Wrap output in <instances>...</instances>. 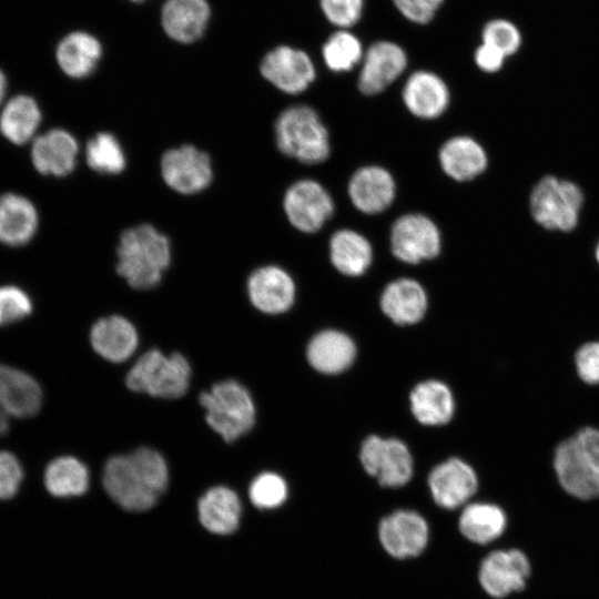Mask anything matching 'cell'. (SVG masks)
Instances as JSON below:
<instances>
[{
  "instance_id": "cell-1",
  "label": "cell",
  "mask_w": 599,
  "mask_h": 599,
  "mask_svg": "<svg viewBox=\"0 0 599 599\" xmlns=\"http://www.w3.org/2000/svg\"><path fill=\"white\" fill-rule=\"evenodd\" d=\"M103 487L111 499L130 511L152 508L169 484L163 456L149 447L113 456L103 468Z\"/></svg>"
},
{
  "instance_id": "cell-2",
  "label": "cell",
  "mask_w": 599,
  "mask_h": 599,
  "mask_svg": "<svg viewBox=\"0 0 599 599\" xmlns=\"http://www.w3.org/2000/svg\"><path fill=\"white\" fill-rule=\"evenodd\" d=\"M116 273L135 290L160 284L172 261L169 237L149 223L124 230L116 245Z\"/></svg>"
},
{
  "instance_id": "cell-3",
  "label": "cell",
  "mask_w": 599,
  "mask_h": 599,
  "mask_svg": "<svg viewBox=\"0 0 599 599\" xmlns=\"http://www.w3.org/2000/svg\"><path fill=\"white\" fill-rule=\"evenodd\" d=\"M554 469L562 489L589 500L599 497V428L583 427L559 443Z\"/></svg>"
},
{
  "instance_id": "cell-4",
  "label": "cell",
  "mask_w": 599,
  "mask_h": 599,
  "mask_svg": "<svg viewBox=\"0 0 599 599\" xmlns=\"http://www.w3.org/2000/svg\"><path fill=\"white\" fill-rule=\"evenodd\" d=\"M274 135L284 155L304 164L322 163L331 152L328 132L317 112L307 105L282 111L275 121Z\"/></svg>"
},
{
  "instance_id": "cell-5",
  "label": "cell",
  "mask_w": 599,
  "mask_h": 599,
  "mask_svg": "<svg viewBox=\"0 0 599 599\" xmlns=\"http://www.w3.org/2000/svg\"><path fill=\"white\" fill-rule=\"evenodd\" d=\"M207 425L225 441L248 433L255 423V406L248 390L234 379L214 384L200 395Z\"/></svg>"
},
{
  "instance_id": "cell-6",
  "label": "cell",
  "mask_w": 599,
  "mask_h": 599,
  "mask_svg": "<svg viewBox=\"0 0 599 599\" xmlns=\"http://www.w3.org/2000/svg\"><path fill=\"white\" fill-rule=\"evenodd\" d=\"M191 366L180 353L164 355L159 349L145 352L129 370L125 384L129 389L152 397L174 399L189 389Z\"/></svg>"
},
{
  "instance_id": "cell-7",
  "label": "cell",
  "mask_w": 599,
  "mask_h": 599,
  "mask_svg": "<svg viewBox=\"0 0 599 599\" xmlns=\"http://www.w3.org/2000/svg\"><path fill=\"white\" fill-rule=\"evenodd\" d=\"M582 203L583 194L576 183L552 175L537 182L529 201L531 215L539 225L562 232L577 226Z\"/></svg>"
},
{
  "instance_id": "cell-8",
  "label": "cell",
  "mask_w": 599,
  "mask_h": 599,
  "mask_svg": "<svg viewBox=\"0 0 599 599\" xmlns=\"http://www.w3.org/2000/svg\"><path fill=\"white\" fill-rule=\"evenodd\" d=\"M160 174L172 191L181 195H194L211 185L214 171L205 151L193 144H182L161 155Z\"/></svg>"
},
{
  "instance_id": "cell-9",
  "label": "cell",
  "mask_w": 599,
  "mask_h": 599,
  "mask_svg": "<svg viewBox=\"0 0 599 599\" xmlns=\"http://www.w3.org/2000/svg\"><path fill=\"white\" fill-rule=\"evenodd\" d=\"M359 458L366 473L384 487H402L413 476L412 454L399 439L368 436L362 444Z\"/></svg>"
},
{
  "instance_id": "cell-10",
  "label": "cell",
  "mask_w": 599,
  "mask_h": 599,
  "mask_svg": "<svg viewBox=\"0 0 599 599\" xmlns=\"http://www.w3.org/2000/svg\"><path fill=\"white\" fill-rule=\"evenodd\" d=\"M378 539L383 549L393 558H414L426 549L429 526L417 511L396 510L384 517L378 525Z\"/></svg>"
},
{
  "instance_id": "cell-11",
  "label": "cell",
  "mask_w": 599,
  "mask_h": 599,
  "mask_svg": "<svg viewBox=\"0 0 599 599\" xmlns=\"http://www.w3.org/2000/svg\"><path fill=\"white\" fill-rule=\"evenodd\" d=\"M392 253L399 261L416 264L436 257L440 251V233L436 224L422 214H406L390 230Z\"/></svg>"
},
{
  "instance_id": "cell-12",
  "label": "cell",
  "mask_w": 599,
  "mask_h": 599,
  "mask_svg": "<svg viewBox=\"0 0 599 599\" xmlns=\"http://www.w3.org/2000/svg\"><path fill=\"white\" fill-rule=\"evenodd\" d=\"M283 209L295 229L314 233L332 216L334 204L331 195L318 182L301 180L286 190Z\"/></svg>"
},
{
  "instance_id": "cell-13",
  "label": "cell",
  "mask_w": 599,
  "mask_h": 599,
  "mask_svg": "<svg viewBox=\"0 0 599 599\" xmlns=\"http://www.w3.org/2000/svg\"><path fill=\"white\" fill-rule=\"evenodd\" d=\"M261 74L280 91L298 94L315 79V67L306 52L280 45L267 52L260 65Z\"/></svg>"
},
{
  "instance_id": "cell-14",
  "label": "cell",
  "mask_w": 599,
  "mask_h": 599,
  "mask_svg": "<svg viewBox=\"0 0 599 599\" xmlns=\"http://www.w3.org/2000/svg\"><path fill=\"white\" fill-rule=\"evenodd\" d=\"M530 575V564L519 549L494 550L480 562L478 580L481 588L494 598H504L525 588Z\"/></svg>"
},
{
  "instance_id": "cell-15",
  "label": "cell",
  "mask_w": 599,
  "mask_h": 599,
  "mask_svg": "<svg viewBox=\"0 0 599 599\" xmlns=\"http://www.w3.org/2000/svg\"><path fill=\"white\" fill-rule=\"evenodd\" d=\"M405 50L392 41H377L364 53L358 77V89L366 95L384 91L405 70Z\"/></svg>"
},
{
  "instance_id": "cell-16",
  "label": "cell",
  "mask_w": 599,
  "mask_h": 599,
  "mask_svg": "<svg viewBox=\"0 0 599 599\" xmlns=\"http://www.w3.org/2000/svg\"><path fill=\"white\" fill-rule=\"evenodd\" d=\"M434 501L444 509L465 505L477 491L475 470L459 458H449L437 465L428 476Z\"/></svg>"
},
{
  "instance_id": "cell-17",
  "label": "cell",
  "mask_w": 599,
  "mask_h": 599,
  "mask_svg": "<svg viewBox=\"0 0 599 599\" xmlns=\"http://www.w3.org/2000/svg\"><path fill=\"white\" fill-rule=\"evenodd\" d=\"M246 288L253 306L266 314L284 313L295 300L293 278L276 265L254 270L247 278Z\"/></svg>"
},
{
  "instance_id": "cell-18",
  "label": "cell",
  "mask_w": 599,
  "mask_h": 599,
  "mask_svg": "<svg viewBox=\"0 0 599 599\" xmlns=\"http://www.w3.org/2000/svg\"><path fill=\"white\" fill-rule=\"evenodd\" d=\"M43 393L29 373L0 363V407L16 418H30L40 412Z\"/></svg>"
},
{
  "instance_id": "cell-19",
  "label": "cell",
  "mask_w": 599,
  "mask_h": 599,
  "mask_svg": "<svg viewBox=\"0 0 599 599\" xmlns=\"http://www.w3.org/2000/svg\"><path fill=\"white\" fill-rule=\"evenodd\" d=\"M79 154L77 139L67 130L52 129L38 136L32 145L31 159L42 174L65 176L75 165Z\"/></svg>"
},
{
  "instance_id": "cell-20",
  "label": "cell",
  "mask_w": 599,
  "mask_h": 599,
  "mask_svg": "<svg viewBox=\"0 0 599 599\" xmlns=\"http://www.w3.org/2000/svg\"><path fill=\"white\" fill-rule=\"evenodd\" d=\"M348 194L354 206L361 212L366 214L380 213L394 201L395 182L384 167L364 166L351 177Z\"/></svg>"
},
{
  "instance_id": "cell-21",
  "label": "cell",
  "mask_w": 599,
  "mask_h": 599,
  "mask_svg": "<svg viewBox=\"0 0 599 599\" xmlns=\"http://www.w3.org/2000/svg\"><path fill=\"white\" fill-rule=\"evenodd\" d=\"M90 343L93 351L102 358L121 363L135 352L139 336L129 319L113 315L100 318L92 325Z\"/></svg>"
},
{
  "instance_id": "cell-22",
  "label": "cell",
  "mask_w": 599,
  "mask_h": 599,
  "mask_svg": "<svg viewBox=\"0 0 599 599\" xmlns=\"http://www.w3.org/2000/svg\"><path fill=\"white\" fill-rule=\"evenodd\" d=\"M403 100L410 113L429 120L438 118L447 109L449 91L439 75L419 70L407 79L403 89Z\"/></svg>"
},
{
  "instance_id": "cell-23",
  "label": "cell",
  "mask_w": 599,
  "mask_h": 599,
  "mask_svg": "<svg viewBox=\"0 0 599 599\" xmlns=\"http://www.w3.org/2000/svg\"><path fill=\"white\" fill-rule=\"evenodd\" d=\"M210 18L206 0H166L161 22L165 33L181 43H191L202 37Z\"/></svg>"
},
{
  "instance_id": "cell-24",
  "label": "cell",
  "mask_w": 599,
  "mask_h": 599,
  "mask_svg": "<svg viewBox=\"0 0 599 599\" xmlns=\"http://www.w3.org/2000/svg\"><path fill=\"white\" fill-rule=\"evenodd\" d=\"M202 526L212 534L230 535L241 520L242 504L237 494L226 486H214L197 501Z\"/></svg>"
},
{
  "instance_id": "cell-25",
  "label": "cell",
  "mask_w": 599,
  "mask_h": 599,
  "mask_svg": "<svg viewBox=\"0 0 599 599\" xmlns=\"http://www.w3.org/2000/svg\"><path fill=\"white\" fill-rule=\"evenodd\" d=\"M380 307L396 324H415L425 315L427 295L417 281L398 278L385 287L380 296Z\"/></svg>"
},
{
  "instance_id": "cell-26",
  "label": "cell",
  "mask_w": 599,
  "mask_h": 599,
  "mask_svg": "<svg viewBox=\"0 0 599 599\" xmlns=\"http://www.w3.org/2000/svg\"><path fill=\"white\" fill-rule=\"evenodd\" d=\"M42 486L53 499H71L83 496L90 486V473L80 459L60 456L50 460L43 469Z\"/></svg>"
},
{
  "instance_id": "cell-27",
  "label": "cell",
  "mask_w": 599,
  "mask_h": 599,
  "mask_svg": "<svg viewBox=\"0 0 599 599\" xmlns=\"http://www.w3.org/2000/svg\"><path fill=\"white\" fill-rule=\"evenodd\" d=\"M356 347L346 334L323 331L307 346V359L312 367L324 374H337L348 368L355 359Z\"/></svg>"
},
{
  "instance_id": "cell-28",
  "label": "cell",
  "mask_w": 599,
  "mask_h": 599,
  "mask_svg": "<svg viewBox=\"0 0 599 599\" xmlns=\"http://www.w3.org/2000/svg\"><path fill=\"white\" fill-rule=\"evenodd\" d=\"M37 227L38 213L28 199L16 193L0 196V242L10 246L24 245Z\"/></svg>"
},
{
  "instance_id": "cell-29",
  "label": "cell",
  "mask_w": 599,
  "mask_h": 599,
  "mask_svg": "<svg viewBox=\"0 0 599 599\" xmlns=\"http://www.w3.org/2000/svg\"><path fill=\"white\" fill-rule=\"evenodd\" d=\"M443 171L456 181H469L487 167V155L483 146L469 136H455L439 150Z\"/></svg>"
},
{
  "instance_id": "cell-30",
  "label": "cell",
  "mask_w": 599,
  "mask_h": 599,
  "mask_svg": "<svg viewBox=\"0 0 599 599\" xmlns=\"http://www.w3.org/2000/svg\"><path fill=\"white\" fill-rule=\"evenodd\" d=\"M102 55V45L90 33L74 31L58 44L55 58L60 69L70 78L83 79L97 68Z\"/></svg>"
},
{
  "instance_id": "cell-31",
  "label": "cell",
  "mask_w": 599,
  "mask_h": 599,
  "mask_svg": "<svg viewBox=\"0 0 599 599\" xmlns=\"http://www.w3.org/2000/svg\"><path fill=\"white\" fill-rule=\"evenodd\" d=\"M415 418L423 425L447 424L454 415L450 389L439 380H426L414 387L409 396Z\"/></svg>"
},
{
  "instance_id": "cell-32",
  "label": "cell",
  "mask_w": 599,
  "mask_h": 599,
  "mask_svg": "<svg viewBox=\"0 0 599 599\" xmlns=\"http://www.w3.org/2000/svg\"><path fill=\"white\" fill-rule=\"evenodd\" d=\"M505 511L490 502H471L464 507L458 519L460 534L469 541L487 545L500 537L506 528Z\"/></svg>"
},
{
  "instance_id": "cell-33",
  "label": "cell",
  "mask_w": 599,
  "mask_h": 599,
  "mask_svg": "<svg viewBox=\"0 0 599 599\" xmlns=\"http://www.w3.org/2000/svg\"><path fill=\"white\" fill-rule=\"evenodd\" d=\"M329 256L338 272L347 276H359L369 267L373 251L369 242L359 233L339 230L331 237Z\"/></svg>"
},
{
  "instance_id": "cell-34",
  "label": "cell",
  "mask_w": 599,
  "mask_h": 599,
  "mask_svg": "<svg viewBox=\"0 0 599 599\" xmlns=\"http://www.w3.org/2000/svg\"><path fill=\"white\" fill-rule=\"evenodd\" d=\"M41 122V111L29 95H17L3 108L0 115V131L14 144L28 142Z\"/></svg>"
},
{
  "instance_id": "cell-35",
  "label": "cell",
  "mask_w": 599,
  "mask_h": 599,
  "mask_svg": "<svg viewBox=\"0 0 599 599\" xmlns=\"http://www.w3.org/2000/svg\"><path fill=\"white\" fill-rule=\"evenodd\" d=\"M88 166L100 174L118 175L126 167V154L120 140L111 132L94 134L85 145Z\"/></svg>"
},
{
  "instance_id": "cell-36",
  "label": "cell",
  "mask_w": 599,
  "mask_h": 599,
  "mask_svg": "<svg viewBox=\"0 0 599 599\" xmlns=\"http://www.w3.org/2000/svg\"><path fill=\"white\" fill-rule=\"evenodd\" d=\"M322 53L325 64L334 72L352 70L364 57L359 39L345 29H338L331 34L323 45Z\"/></svg>"
},
{
  "instance_id": "cell-37",
  "label": "cell",
  "mask_w": 599,
  "mask_h": 599,
  "mask_svg": "<svg viewBox=\"0 0 599 599\" xmlns=\"http://www.w3.org/2000/svg\"><path fill=\"white\" fill-rule=\"evenodd\" d=\"M288 495L282 476L266 471L257 475L248 487L252 504L260 509H274L285 502Z\"/></svg>"
},
{
  "instance_id": "cell-38",
  "label": "cell",
  "mask_w": 599,
  "mask_h": 599,
  "mask_svg": "<svg viewBox=\"0 0 599 599\" xmlns=\"http://www.w3.org/2000/svg\"><path fill=\"white\" fill-rule=\"evenodd\" d=\"M33 304L30 296L14 285L0 286V326H10L31 315Z\"/></svg>"
},
{
  "instance_id": "cell-39",
  "label": "cell",
  "mask_w": 599,
  "mask_h": 599,
  "mask_svg": "<svg viewBox=\"0 0 599 599\" xmlns=\"http://www.w3.org/2000/svg\"><path fill=\"white\" fill-rule=\"evenodd\" d=\"M27 473L21 460L10 450H0V502L13 500L21 491Z\"/></svg>"
},
{
  "instance_id": "cell-40",
  "label": "cell",
  "mask_w": 599,
  "mask_h": 599,
  "mask_svg": "<svg viewBox=\"0 0 599 599\" xmlns=\"http://www.w3.org/2000/svg\"><path fill=\"white\" fill-rule=\"evenodd\" d=\"M481 38L484 43L494 47L505 57L517 52L521 44V35L517 27L504 19H495L486 23Z\"/></svg>"
},
{
  "instance_id": "cell-41",
  "label": "cell",
  "mask_w": 599,
  "mask_h": 599,
  "mask_svg": "<svg viewBox=\"0 0 599 599\" xmlns=\"http://www.w3.org/2000/svg\"><path fill=\"white\" fill-rule=\"evenodd\" d=\"M319 7L333 26L348 30L359 21L364 0H319Z\"/></svg>"
},
{
  "instance_id": "cell-42",
  "label": "cell",
  "mask_w": 599,
  "mask_h": 599,
  "mask_svg": "<svg viewBox=\"0 0 599 599\" xmlns=\"http://www.w3.org/2000/svg\"><path fill=\"white\" fill-rule=\"evenodd\" d=\"M579 378L589 385L599 384V341L581 345L575 355Z\"/></svg>"
},
{
  "instance_id": "cell-43",
  "label": "cell",
  "mask_w": 599,
  "mask_h": 599,
  "mask_svg": "<svg viewBox=\"0 0 599 599\" xmlns=\"http://www.w3.org/2000/svg\"><path fill=\"white\" fill-rule=\"evenodd\" d=\"M393 2L407 20L426 24L434 19L444 0H393Z\"/></svg>"
},
{
  "instance_id": "cell-44",
  "label": "cell",
  "mask_w": 599,
  "mask_h": 599,
  "mask_svg": "<svg viewBox=\"0 0 599 599\" xmlns=\"http://www.w3.org/2000/svg\"><path fill=\"white\" fill-rule=\"evenodd\" d=\"M506 57L494 47L481 43L475 51V62L479 69L493 73L501 69Z\"/></svg>"
},
{
  "instance_id": "cell-45",
  "label": "cell",
  "mask_w": 599,
  "mask_h": 599,
  "mask_svg": "<svg viewBox=\"0 0 599 599\" xmlns=\"http://www.w3.org/2000/svg\"><path fill=\"white\" fill-rule=\"evenodd\" d=\"M10 429V416L0 407V436L6 435Z\"/></svg>"
},
{
  "instance_id": "cell-46",
  "label": "cell",
  "mask_w": 599,
  "mask_h": 599,
  "mask_svg": "<svg viewBox=\"0 0 599 599\" xmlns=\"http://www.w3.org/2000/svg\"><path fill=\"white\" fill-rule=\"evenodd\" d=\"M7 81L3 72L0 70V103L6 94Z\"/></svg>"
},
{
  "instance_id": "cell-47",
  "label": "cell",
  "mask_w": 599,
  "mask_h": 599,
  "mask_svg": "<svg viewBox=\"0 0 599 599\" xmlns=\"http://www.w3.org/2000/svg\"><path fill=\"white\" fill-rule=\"evenodd\" d=\"M595 255H596L597 262L599 263V242L596 246Z\"/></svg>"
},
{
  "instance_id": "cell-48",
  "label": "cell",
  "mask_w": 599,
  "mask_h": 599,
  "mask_svg": "<svg viewBox=\"0 0 599 599\" xmlns=\"http://www.w3.org/2000/svg\"><path fill=\"white\" fill-rule=\"evenodd\" d=\"M132 1H134V2H139V1H142V0H132Z\"/></svg>"
}]
</instances>
